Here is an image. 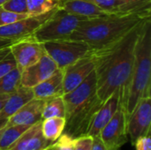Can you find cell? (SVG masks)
Returning a JSON list of instances; mask_svg holds the SVG:
<instances>
[{
	"label": "cell",
	"mask_w": 151,
	"mask_h": 150,
	"mask_svg": "<svg viewBox=\"0 0 151 150\" xmlns=\"http://www.w3.org/2000/svg\"><path fill=\"white\" fill-rule=\"evenodd\" d=\"M27 16H29V15L9 11H6L4 8L0 7V27L14 23V22H16L19 19H22Z\"/></svg>",
	"instance_id": "obj_27"
},
{
	"label": "cell",
	"mask_w": 151,
	"mask_h": 150,
	"mask_svg": "<svg viewBox=\"0 0 151 150\" xmlns=\"http://www.w3.org/2000/svg\"><path fill=\"white\" fill-rule=\"evenodd\" d=\"M1 7L9 11L28 15L27 0H7Z\"/></svg>",
	"instance_id": "obj_26"
},
{
	"label": "cell",
	"mask_w": 151,
	"mask_h": 150,
	"mask_svg": "<svg viewBox=\"0 0 151 150\" xmlns=\"http://www.w3.org/2000/svg\"><path fill=\"white\" fill-rule=\"evenodd\" d=\"M89 19L70 13L61 8H58L54 14L33 34L40 42L70 39L73 33L77 29L80 24Z\"/></svg>",
	"instance_id": "obj_5"
},
{
	"label": "cell",
	"mask_w": 151,
	"mask_h": 150,
	"mask_svg": "<svg viewBox=\"0 0 151 150\" xmlns=\"http://www.w3.org/2000/svg\"><path fill=\"white\" fill-rule=\"evenodd\" d=\"M65 126V118H50L42 120V133L43 137L54 142L63 133Z\"/></svg>",
	"instance_id": "obj_20"
},
{
	"label": "cell",
	"mask_w": 151,
	"mask_h": 150,
	"mask_svg": "<svg viewBox=\"0 0 151 150\" xmlns=\"http://www.w3.org/2000/svg\"><path fill=\"white\" fill-rule=\"evenodd\" d=\"M65 106L63 99V95L56 96L44 101L42 111V120L50 118H65Z\"/></svg>",
	"instance_id": "obj_22"
},
{
	"label": "cell",
	"mask_w": 151,
	"mask_h": 150,
	"mask_svg": "<svg viewBox=\"0 0 151 150\" xmlns=\"http://www.w3.org/2000/svg\"><path fill=\"white\" fill-rule=\"evenodd\" d=\"M121 96V88L117 89L109 98H107L99 108V110L94 115L90 126L88 127L87 135L94 137L99 135L103 128L108 124L116 113Z\"/></svg>",
	"instance_id": "obj_14"
},
{
	"label": "cell",
	"mask_w": 151,
	"mask_h": 150,
	"mask_svg": "<svg viewBox=\"0 0 151 150\" xmlns=\"http://www.w3.org/2000/svg\"><path fill=\"white\" fill-rule=\"evenodd\" d=\"M44 101L33 98L13 114L7 122V126H32L42 120V111Z\"/></svg>",
	"instance_id": "obj_16"
},
{
	"label": "cell",
	"mask_w": 151,
	"mask_h": 150,
	"mask_svg": "<svg viewBox=\"0 0 151 150\" xmlns=\"http://www.w3.org/2000/svg\"><path fill=\"white\" fill-rule=\"evenodd\" d=\"M75 139L66 133H62L58 140L43 150H73Z\"/></svg>",
	"instance_id": "obj_25"
},
{
	"label": "cell",
	"mask_w": 151,
	"mask_h": 150,
	"mask_svg": "<svg viewBox=\"0 0 151 150\" xmlns=\"http://www.w3.org/2000/svg\"><path fill=\"white\" fill-rule=\"evenodd\" d=\"M136 150H151L150 134L139 138L134 144Z\"/></svg>",
	"instance_id": "obj_30"
},
{
	"label": "cell",
	"mask_w": 151,
	"mask_h": 150,
	"mask_svg": "<svg viewBox=\"0 0 151 150\" xmlns=\"http://www.w3.org/2000/svg\"><path fill=\"white\" fill-rule=\"evenodd\" d=\"M99 135L108 150H120L121 147L128 141L127 116L120 103L116 113Z\"/></svg>",
	"instance_id": "obj_9"
},
{
	"label": "cell",
	"mask_w": 151,
	"mask_h": 150,
	"mask_svg": "<svg viewBox=\"0 0 151 150\" xmlns=\"http://www.w3.org/2000/svg\"><path fill=\"white\" fill-rule=\"evenodd\" d=\"M91 150H108L104 143L100 138V135L92 137V146Z\"/></svg>",
	"instance_id": "obj_31"
},
{
	"label": "cell",
	"mask_w": 151,
	"mask_h": 150,
	"mask_svg": "<svg viewBox=\"0 0 151 150\" xmlns=\"http://www.w3.org/2000/svg\"><path fill=\"white\" fill-rule=\"evenodd\" d=\"M6 1H7V0H0V7H1Z\"/></svg>",
	"instance_id": "obj_37"
},
{
	"label": "cell",
	"mask_w": 151,
	"mask_h": 150,
	"mask_svg": "<svg viewBox=\"0 0 151 150\" xmlns=\"http://www.w3.org/2000/svg\"><path fill=\"white\" fill-rule=\"evenodd\" d=\"M151 96V19L144 23L134 55V62L127 84L121 88L120 104L127 120L138 103Z\"/></svg>",
	"instance_id": "obj_2"
},
{
	"label": "cell",
	"mask_w": 151,
	"mask_h": 150,
	"mask_svg": "<svg viewBox=\"0 0 151 150\" xmlns=\"http://www.w3.org/2000/svg\"><path fill=\"white\" fill-rule=\"evenodd\" d=\"M130 2H143V1H151V0H127Z\"/></svg>",
	"instance_id": "obj_36"
},
{
	"label": "cell",
	"mask_w": 151,
	"mask_h": 150,
	"mask_svg": "<svg viewBox=\"0 0 151 150\" xmlns=\"http://www.w3.org/2000/svg\"><path fill=\"white\" fill-rule=\"evenodd\" d=\"M63 99L65 106L63 133L74 139L87 135L94 115L103 104L97 95L95 70L77 88L64 94Z\"/></svg>",
	"instance_id": "obj_3"
},
{
	"label": "cell",
	"mask_w": 151,
	"mask_h": 150,
	"mask_svg": "<svg viewBox=\"0 0 151 150\" xmlns=\"http://www.w3.org/2000/svg\"><path fill=\"white\" fill-rule=\"evenodd\" d=\"M110 15L142 14L151 16V1L130 2L127 0H88Z\"/></svg>",
	"instance_id": "obj_12"
},
{
	"label": "cell",
	"mask_w": 151,
	"mask_h": 150,
	"mask_svg": "<svg viewBox=\"0 0 151 150\" xmlns=\"http://www.w3.org/2000/svg\"><path fill=\"white\" fill-rule=\"evenodd\" d=\"M92 137L84 135L75 138L73 150H91Z\"/></svg>",
	"instance_id": "obj_29"
},
{
	"label": "cell",
	"mask_w": 151,
	"mask_h": 150,
	"mask_svg": "<svg viewBox=\"0 0 151 150\" xmlns=\"http://www.w3.org/2000/svg\"><path fill=\"white\" fill-rule=\"evenodd\" d=\"M151 18L142 14L108 15L82 21L70 39L81 41L96 50L119 40L144 20Z\"/></svg>",
	"instance_id": "obj_4"
},
{
	"label": "cell",
	"mask_w": 151,
	"mask_h": 150,
	"mask_svg": "<svg viewBox=\"0 0 151 150\" xmlns=\"http://www.w3.org/2000/svg\"><path fill=\"white\" fill-rule=\"evenodd\" d=\"M10 95H0V111L2 110L4 104L5 103L6 100L8 99Z\"/></svg>",
	"instance_id": "obj_33"
},
{
	"label": "cell",
	"mask_w": 151,
	"mask_h": 150,
	"mask_svg": "<svg viewBox=\"0 0 151 150\" xmlns=\"http://www.w3.org/2000/svg\"><path fill=\"white\" fill-rule=\"evenodd\" d=\"M33 98L34 93L32 88L20 85L14 92L10 94L8 99L0 111V119H9Z\"/></svg>",
	"instance_id": "obj_18"
},
{
	"label": "cell",
	"mask_w": 151,
	"mask_h": 150,
	"mask_svg": "<svg viewBox=\"0 0 151 150\" xmlns=\"http://www.w3.org/2000/svg\"><path fill=\"white\" fill-rule=\"evenodd\" d=\"M10 47V46H9ZM9 47H6V48H3V49H0V59H2L9 51H10V48Z\"/></svg>",
	"instance_id": "obj_34"
},
{
	"label": "cell",
	"mask_w": 151,
	"mask_h": 150,
	"mask_svg": "<svg viewBox=\"0 0 151 150\" xmlns=\"http://www.w3.org/2000/svg\"><path fill=\"white\" fill-rule=\"evenodd\" d=\"M21 72L16 67L0 78V95H10L20 86Z\"/></svg>",
	"instance_id": "obj_24"
},
{
	"label": "cell",
	"mask_w": 151,
	"mask_h": 150,
	"mask_svg": "<svg viewBox=\"0 0 151 150\" xmlns=\"http://www.w3.org/2000/svg\"><path fill=\"white\" fill-rule=\"evenodd\" d=\"M62 0H27V13L30 16L40 15L59 8Z\"/></svg>",
	"instance_id": "obj_23"
},
{
	"label": "cell",
	"mask_w": 151,
	"mask_h": 150,
	"mask_svg": "<svg viewBox=\"0 0 151 150\" xmlns=\"http://www.w3.org/2000/svg\"><path fill=\"white\" fill-rule=\"evenodd\" d=\"M59 8L89 19L110 15L88 0H62Z\"/></svg>",
	"instance_id": "obj_19"
},
{
	"label": "cell",
	"mask_w": 151,
	"mask_h": 150,
	"mask_svg": "<svg viewBox=\"0 0 151 150\" xmlns=\"http://www.w3.org/2000/svg\"><path fill=\"white\" fill-rule=\"evenodd\" d=\"M34 98L39 100H48L64 95L63 72L58 69L50 78L32 88Z\"/></svg>",
	"instance_id": "obj_17"
},
{
	"label": "cell",
	"mask_w": 151,
	"mask_h": 150,
	"mask_svg": "<svg viewBox=\"0 0 151 150\" xmlns=\"http://www.w3.org/2000/svg\"><path fill=\"white\" fill-rule=\"evenodd\" d=\"M146 20L119 40L95 50L96 91L103 103L127 84L134 62L136 44Z\"/></svg>",
	"instance_id": "obj_1"
},
{
	"label": "cell",
	"mask_w": 151,
	"mask_h": 150,
	"mask_svg": "<svg viewBox=\"0 0 151 150\" xmlns=\"http://www.w3.org/2000/svg\"><path fill=\"white\" fill-rule=\"evenodd\" d=\"M15 41L12 40H5V39H0V49L9 47L12 43H13Z\"/></svg>",
	"instance_id": "obj_32"
},
{
	"label": "cell",
	"mask_w": 151,
	"mask_h": 150,
	"mask_svg": "<svg viewBox=\"0 0 151 150\" xmlns=\"http://www.w3.org/2000/svg\"><path fill=\"white\" fill-rule=\"evenodd\" d=\"M42 45L46 54L62 71L92 50L86 42L73 39L45 42Z\"/></svg>",
	"instance_id": "obj_6"
},
{
	"label": "cell",
	"mask_w": 151,
	"mask_h": 150,
	"mask_svg": "<svg viewBox=\"0 0 151 150\" xmlns=\"http://www.w3.org/2000/svg\"><path fill=\"white\" fill-rule=\"evenodd\" d=\"M151 96L142 98L127 120V135L134 146L135 141L150 134Z\"/></svg>",
	"instance_id": "obj_10"
},
{
	"label": "cell",
	"mask_w": 151,
	"mask_h": 150,
	"mask_svg": "<svg viewBox=\"0 0 151 150\" xmlns=\"http://www.w3.org/2000/svg\"><path fill=\"white\" fill-rule=\"evenodd\" d=\"M54 9L49 12L40 15L27 16L14 23L0 27V39L17 41L32 36L58 10Z\"/></svg>",
	"instance_id": "obj_7"
},
{
	"label": "cell",
	"mask_w": 151,
	"mask_h": 150,
	"mask_svg": "<svg viewBox=\"0 0 151 150\" xmlns=\"http://www.w3.org/2000/svg\"><path fill=\"white\" fill-rule=\"evenodd\" d=\"M96 53L92 50L62 71L64 94L73 90L88 78L96 68Z\"/></svg>",
	"instance_id": "obj_11"
},
{
	"label": "cell",
	"mask_w": 151,
	"mask_h": 150,
	"mask_svg": "<svg viewBox=\"0 0 151 150\" xmlns=\"http://www.w3.org/2000/svg\"><path fill=\"white\" fill-rule=\"evenodd\" d=\"M9 48L20 72L36 63L45 54L42 43L33 35L15 41Z\"/></svg>",
	"instance_id": "obj_8"
},
{
	"label": "cell",
	"mask_w": 151,
	"mask_h": 150,
	"mask_svg": "<svg viewBox=\"0 0 151 150\" xmlns=\"http://www.w3.org/2000/svg\"><path fill=\"white\" fill-rule=\"evenodd\" d=\"M7 122H8V119H0V135L3 130L4 129V127L7 126Z\"/></svg>",
	"instance_id": "obj_35"
},
{
	"label": "cell",
	"mask_w": 151,
	"mask_h": 150,
	"mask_svg": "<svg viewBox=\"0 0 151 150\" xmlns=\"http://www.w3.org/2000/svg\"><path fill=\"white\" fill-rule=\"evenodd\" d=\"M58 69L54 61L45 52L40 60L21 72L20 85L32 88L50 78Z\"/></svg>",
	"instance_id": "obj_13"
},
{
	"label": "cell",
	"mask_w": 151,
	"mask_h": 150,
	"mask_svg": "<svg viewBox=\"0 0 151 150\" xmlns=\"http://www.w3.org/2000/svg\"><path fill=\"white\" fill-rule=\"evenodd\" d=\"M31 126H6L0 135V150H8Z\"/></svg>",
	"instance_id": "obj_21"
},
{
	"label": "cell",
	"mask_w": 151,
	"mask_h": 150,
	"mask_svg": "<svg viewBox=\"0 0 151 150\" xmlns=\"http://www.w3.org/2000/svg\"><path fill=\"white\" fill-rule=\"evenodd\" d=\"M52 142L42 133V120L32 125L8 150H43Z\"/></svg>",
	"instance_id": "obj_15"
},
{
	"label": "cell",
	"mask_w": 151,
	"mask_h": 150,
	"mask_svg": "<svg viewBox=\"0 0 151 150\" xmlns=\"http://www.w3.org/2000/svg\"><path fill=\"white\" fill-rule=\"evenodd\" d=\"M16 62L9 51L2 59H0V78L10 72L12 70L16 68Z\"/></svg>",
	"instance_id": "obj_28"
}]
</instances>
